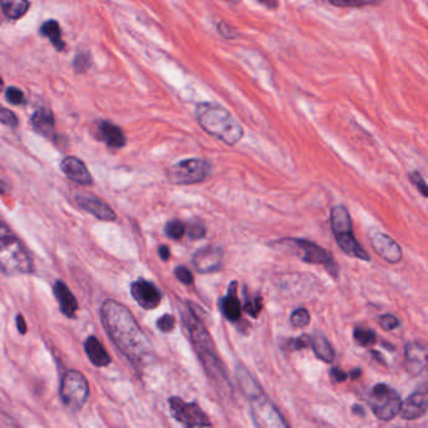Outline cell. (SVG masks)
Segmentation results:
<instances>
[{"label":"cell","instance_id":"obj_1","mask_svg":"<svg viewBox=\"0 0 428 428\" xmlns=\"http://www.w3.org/2000/svg\"><path fill=\"white\" fill-rule=\"evenodd\" d=\"M104 328L118 350L138 368H142L154 357L152 344L124 305L107 299L101 308Z\"/></svg>","mask_w":428,"mask_h":428},{"label":"cell","instance_id":"obj_2","mask_svg":"<svg viewBox=\"0 0 428 428\" xmlns=\"http://www.w3.org/2000/svg\"><path fill=\"white\" fill-rule=\"evenodd\" d=\"M182 323L188 333L191 343L199 356L204 368L206 370L210 379L219 387L220 392L230 390V383L227 379V372L221 363L214 340L210 336L206 327L204 325L199 317L195 314L194 308H191L190 302L181 309Z\"/></svg>","mask_w":428,"mask_h":428},{"label":"cell","instance_id":"obj_3","mask_svg":"<svg viewBox=\"0 0 428 428\" xmlns=\"http://www.w3.org/2000/svg\"><path fill=\"white\" fill-rule=\"evenodd\" d=\"M195 117L202 130L227 146H235L244 137V129L222 106L202 102L196 106Z\"/></svg>","mask_w":428,"mask_h":428},{"label":"cell","instance_id":"obj_4","mask_svg":"<svg viewBox=\"0 0 428 428\" xmlns=\"http://www.w3.org/2000/svg\"><path fill=\"white\" fill-rule=\"evenodd\" d=\"M0 269L10 275L32 272V258L22 241L7 227L0 225Z\"/></svg>","mask_w":428,"mask_h":428},{"label":"cell","instance_id":"obj_5","mask_svg":"<svg viewBox=\"0 0 428 428\" xmlns=\"http://www.w3.org/2000/svg\"><path fill=\"white\" fill-rule=\"evenodd\" d=\"M331 225L338 245L344 254L356 259L370 261V255L354 238L349 211L344 205H338L331 208Z\"/></svg>","mask_w":428,"mask_h":428},{"label":"cell","instance_id":"obj_6","mask_svg":"<svg viewBox=\"0 0 428 428\" xmlns=\"http://www.w3.org/2000/svg\"><path fill=\"white\" fill-rule=\"evenodd\" d=\"M367 402L370 404L373 415L381 421L388 422L393 420L401 411L402 400L396 390L384 383L376 384L372 390Z\"/></svg>","mask_w":428,"mask_h":428},{"label":"cell","instance_id":"obj_7","mask_svg":"<svg viewBox=\"0 0 428 428\" xmlns=\"http://www.w3.org/2000/svg\"><path fill=\"white\" fill-rule=\"evenodd\" d=\"M279 244H284L286 247L293 249L304 263L324 266L333 278H337L339 269L331 252L304 239H284L279 241Z\"/></svg>","mask_w":428,"mask_h":428},{"label":"cell","instance_id":"obj_8","mask_svg":"<svg viewBox=\"0 0 428 428\" xmlns=\"http://www.w3.org/2000/svg\"><path fill=\"white\" fill-rule=\"evenodd\" d=\"M213 166L204 158H188L175 163L167 171V179L174 185H194L205 181L211 175Z\"/></svg>","mask_w":428,"mask_h":428},{"label":"cell","instance_id":"obj_9","mask_svg":"<svg viewBox=\"0 0 428 428\" xmlns=\"http://www.w3.org/2000/svg\"><path fill=\"white\" fill-rule=\"evenodd\" d=\"M60 398L67 409L77 412L85 406L90 395V387L85 377L78 370H68L60 383Z\"/></svg>","mask_w":428,"mask_h":428},{"label":"cell","instance_id":"obj_10","mask_svg":"<svg viewBox=\"0 0 428 428\" xmlns=\"http://www.w3.org/2000/svg\"><path fill=\"white\" fill-rule=\"evenodd\" d=\"M250 415L254 425L260 428L288 427V423L280 415L279 411L272 404L263 392L249 397Z\"/></svg>","mask_w":428,"mask_h":428},{"label":"cell","instance_id":"obj_11","mask_svg":"<svg viewBox=\"0 0 428 428\" xmlns=\"http://www.w3.org/2000/svg\"><path fill=\"white\" fill-rule=\"evenodd\" d=\"M170 411L176 421L185 427H211L208 415L196 402H185L180 397L170 398Z\"/></svg>","mask_w":428,"mask_h":428},{"label":"cell","instance_id":"obj_12","mask_svg":"<svg viewBox=\"0 0 428 428\" xmlns=\"http://www.w3.org/2000/svg\"><path fill=\"white\" fill-rule=\"evenodd\" d=\"M222 261H224L222 250L220 247L213 245L199 249L192 256L195 269L200 274H211L220 270Z\"/></svg>","mask_w":428,"mask_h":428},{"label":"cell","instance_id":"obj_13","mask_svg":"<svg viewBox=\"0 0 428 428\" xmlns=\"http://www.w3.org/2000/svg\"><path fill=\"white\" fill-rule=\"evenodd\" d=\"M131 294L136 300L137 304L147 311L157 308L163 299V294L158 290V288L145 279L136 280L131 284Z\"/></svg>","mask_w":428,"mask_h":428},{"label":"cell","instance_id":"obj_14","mask_svg":"<svg viewBox=\"0 0 428 428\" xmlns=\"http://www.w3.org/2000/svg\"><path fill=\"white\" fill-rule=\"evenodd\" d=\"M370 242L374 252L390 264H397L402 260V249L388 235L376 233L370 238Z\"/></svg>","mask_w":428,"mask_h":428},{"label":"cell","instance_id":"obj_15","mask_svg":"<svg viewBox=\"0 0 428 428\" xmlns=\"http://www.w3.org/2000/svg\"><path fill=\"white\" fill-rule=\"evenodd\" d=\"M78 206L85 210L87 213L96 216L99 220L104 221H115L116 220V213L106 204V202L99 200L94 196H85V195H79L76 197Z\"/></svg>","mask_w":428,"mask_h":428},{"label":"cell","instance_id":"obj_16","mask_svg":"<svg viewBox=\"0 0 428 428\" xmlns=\"http://www.w3.org/2000/svg\"><path fill=\"white\" fill-rule=\"evenodd\" d=\"M236 292H238V283L231 281L227 295L217 302L222 315L231 323H235L241 318V305Z\"/></svg>","mask_w":428,"mask_h":428},{"label":"cell","instance_id":"obj_17","mask_svg":"<svg viewBox=\"0 0 428 428\" xmlns=\"http://www.w3.org/2000/svg\"><path fill=\"white\" fill-rule=\"evenodd\" d=\"M427 411V395L425 390H417L402 402L401 417L403 420H417L426 413Z\"/></svg>","mask_w":428,"mask_h":428},{"label":"cell","instance_id":"obj_18","mask_svg":"<svg viewBox=\"0 0 428 428\" xmlns=\"http://www.w3.org/2000/svg\"><path fill=\"white\" fill-rule=\"evenodd\" d=\"M60 170L63 171L68 179L72 181L77 182L81 185H92V176L85 163H82L77 157L68 156L60 163Z\"/></svg>","mask_w":428,"mask_h":428},{"label":"cell","instance_id":"obj_19","mask_svg":"<svg viewBox=\"0 0 428 428\" xmlns=\"http://www.w3.org/2000/svg\"><path fill=\"white\" fill-rule=\"evenodd\" d=\"M407 370L413 374H420L427 365V349L421 343H409L404 349Z\"/></svg>","mask_w":428,"mask_h":428},{"label":"cell","instance_id":"obj_20","mask_svg":"<svg viewBox=\"0 0 428 428\" xmlns=\"http://www.w3.org/2000/svg\"><path fill=\"white\" fill-rule=\"evenodd\" d=\"M53 292L56 295V299L58 302L60 311L65 314L68 318H73L76 315L78 311L77 299L74 298V295L72 294L69 288L65 286L63 281H56V284L53 286Z\"/></svg>","mask_w":428,"mask_h":428},{"label":"cell","instance_id":"obj_21","mask_svg":"<svg viewBox=\"0 0 428 428\" xmlns=\"http://www.w3.org/2000/svg\"><path fill=\"white\" fill-rule=\"evenodd\" d=\"M98 133L101 140L104 141L108 147L112 149H121L126 145V137H124L122 130L112 122L102 121L98 124Z\"/></svg>","mask_w":428,"mask_h":428},{"label":"cell","instance_id":"obj_22","mask_svg":"<svg viewBox=\"0 0 428 428\" xmlns=\"http://www.w3.org/2000/svg\"><path fill=\"white\" fill-rule=\"evenodd\" d=\"M85 350L90 361L96 367H106L110 363V358L107 350L104 349V345L99 343L97 338L92 336L87 338L85 342Z\"/></svg>","mask_w":428,"mask_h":428},{"label":"cell","instance_id":"obj_23","mask_svg":"<svg viewBox=\"0 0 428 428\" xmlns=\"http://www.w3.org/2000/svg\"><path fill=\"white\" fill-rule=\"evenodd\" d=\"M33 130L38 132L39 135L51 137L54 132V116L52 112L47 108L38 110L31 118Z\"/></svg>","mask_w":428,"mask_h":428},{"label":"cell","instance_id":"obj_24","mask_svg":"<svg viewBox=\"0 0 428 428\" xmlns=\"http://www.w3.org/2000/svg\"><path fill=\"white\" fill-rule=\"evenodd\" d=\"M309 345H311V349L314 352V354L320 361H323L325 363H331L334 361L336 352L333 349L331 342L323 334L315 333L313 338L309 339Z\"/></svg>","mask_w":428,"mask_h":428},{"label":"cell","instance_id":"obj_25","mask_svg":"<svg viewBox=\"0 0 428 428\" xmlns=\"http://www.w3.org/2000/svg\"><path fill=\"white\" fill-rule=\"evenodd\" d=\"M40 34L49 39L54 48L62 52L65 49V42L62 39V32L57 20H47L43 26H40Z\"/></svg>","mask_w":428,"mask_h":428},{"label":"cell","instance_id":"obj_26","mask_svg":"<svg viewBox=\"0 0 428 428\" xmlns=\"http://www.w3.org/2000/svg\"><path fill=\"white\" fill-rule=\"evenodd\" d=\"M0 7L10 19H19L26 15L31 3L28 0H0Z\"/></svg>","mask_w":428,"mask_h":428},{"label":"cell","instance_id":"obj_27","mask_svg":"<svg viewBox=\"0 0 428 428\" xmlns=\"http://www.w3.org/2000/svg\"><path fill=\"white\" fill-rule=\"evenodd\" d=\"M353 338H354V342L361 345V347H372L377 342L376 331H372V329H364L361 327H357L354 331H353Z\"/></svg>","mask_w":428,"mask_h":428},{"label":"cell","instance_id":"obj_28","mask_svg":"<svg viewBox=\"0 0 428 428\" xmlns=\"http://www.w3.org/2000/svg\"><path fill=\"white\" fill-rule=\"evenodd\" d=\"M383 0H329L331 6L337 8H362L378 6Z\"/></svg>","mask_w":428,"mask_h":428},{"label":"cell","instance_id":"obj_29","mask_svg":"<svg viewBox=\"0 0 428 428\" xmlns=\"http://www.w3.org/2000/svg\"><path fill=\"white\" fill-rule=\"evenodd\" d=\"M186 233V225L180 220H170L165 227V233L172 240H179Z\"/></svg>","mask_w":428,"mask_h":428},{"label":"cell","instance_id":"obj_30","mask_svg":"<svg viewBox=\"0 0 428 428\" xmlns=\"http://www.w3.org/2000/svg\"><path fill=\"white\" fill-rule=\"evenodd\" d=\"M290 323L294 325L295 328H303L311 323V315H309V311H306L305 308H298L295 311H293L292 315H290Z\"/></svg>","mask_w":428,"mask_h":428},{"label":"cell","instance_id":"obj_31","mask_svg":"<svg viewBox=\"0 0 428 428\" xmlns=\"http://www.w3.org/2000/svg\"><path fill=\"white\" fill-rule=\"evenodd\" d=\"M244 309H245V311H247L250 317L258 318L260 313L263 311V300H261L260 297H255V298L247 297L245 304H244Z\"/></svg>","mask_w":428,"mask_h":428},{"label":"cell","instance_id":"obj_32","mask_svg":"<svg viewBox=\"0 0 428 428\" xmlns=\"http://www.w3.org/2000/svg\"><path fill=\"white\" fill-rule=\"evenodd\" d=\"M6 98L9 104H15V106L26 104L24 93L17 87H9L6 92Z\"/></svg>","mask_w":428,"mask_h":428},{"label":"cell","instance_id":"obj_33","mask_svg":"<svg viewBox=\"0 0 428 428\" xmlns=\"http://www.w3.org/2000/svg\"><path fill=\"white\" fill-rule=\"evenodd\" d=\"M188 235L191 240L204 239L205 235H206V229H205V227H204L202 224H200V222L194 221L192 224H190L188 227Z\"/></svg>","mask_w":428,"mask_h":428},{"label":"cell","instance_id":"obj_34","mask_svg":"<svg viewBox=\"0 0 428 428\" xmlns=\"http://www.w3.org/2000/svg\"><path fill=\"white\" fill-rule=\"evenodd\" d=\"M176 279L182 283L183 286H191L194 283V275L185 266H177L175 269Z\"/></svg>","mask_w":428,"mask_h":428},{"label":"cell","instance_id":"obj_35","mask_svg":"<svg viewBox=\"0 0 428 428\" xmlns=\"http://www.w3.org/2000/svg\"><path fill=\"white\" fill-rule=\"evenodd\" d=\"M176 319L171 314H165L157 320V328L163 333H170L175 329Z\"/></svg>","mask_w":428,"mask_h":428},{"label":"cell","instance_id":"obj_36","mask_svg":"<svg viewBox=\"0 0 428 428\" xmlns=\"http://www.w3.org/2000/svg\"><path fill=\"white\" fill-rule=\"evenodd\" d=\"M0 124H6L9 127H17L18 126V117L14 115L12 110L0 107Z\"/></svg>","mask_w":428,"mask_h":428},{"label":"cell","instance_id":"obj_37","mask_svg":"<svg viewBox=\"0 0 428 428\" xmlns=\"http://www.w3.org/2000/svg\"><path fill=\"white\" fill-rule=\"evenodd\" d=\"M378 323L384 331H393L400 325V320L392 314H384L378 318Z\"/></svg>","mask_w":428,"mask_h":428},{"label":"cell","instance_id":"obj_38","mask_svg":"<svg viewBox=\"0 0 428 428\" xmlns=\"http://www.w3.org/2000/svg\"><path fill=\"white\" fill-rule=\"evenodd\" d=\"M74 69L78 72V73H82V72H85L88 68H90V65H91V59H90V56L87 54V53H79L76 59H74Z\"/></svg>","mask_w":428,"mask_h":428},{"label":"cell","instance_id":"obj_39","mask_svg":"<svg viewBox=\"0 0 428 428\" xmlns=\"http://www.w3.org/2000/svg\"><path fill=\"white\" fill-rule=\"evenodd\" d=\"M409 180L415 185V188L420 190V192L423 195V197H428L427 185H426V181L423 180V177H422L421 174L418 171L411 172L409 174Z\"/></svg>","mask_w":428,"mask_h":428},{"label":"cell","instance_id":"obj_40","mask_svg":"<svg viewBox=\"0 0 428 428\" xmlns=\"http://www.w3.org/2000/svg\"><path fill=\"white\" fill-rule=\"evenodd\" d=\"M309 339L311 338L308 336H302V337L295 338V339H289L288 340V347L290 349L300 350L304 349L308 345H309Z\"/></svg>","mask_w":428,"mask_h":428},{"label":"cell","instance_id":"obj_41","mask_svg":"<svg viewBox=\"0 0 428 428\" xmlns=\"http://www.w3.org/2000/svg\"><path fill=\"white\" fill-rule=\"evenodd\" d=\"M217 32L220 33L221 35L227 39H235L238 37L236 31L233 29L229 24H227V23H224V22H220L217 24Z\"/></svg>","mask_w":428,"mask_h":428},{"label":"cell","instance_id":"obj_42","mask_svg":"<svg viewBox=\"0 0 428 428\" xmlns=\"http://www.w3.org/2000/svg\"><path fill=\"white\" fill-rule=\"evenodd\" d=\"M331 377L333 378V381L337 383H342L348 379V374L340 368H333L331 370Z\"/></svg>","mask_w":428,"mask_h":428},{"label":"cell","instance_id":"obj_43","mask_svg":"<svg viewBox=\"0 0 428 428\" xmlns=\"http://www.w3.org/2000/svg\"><path fill=\"white\" fill-rule=\"evenodd\" d=\"M158 255H160V258L163 260V261H167L170 259V249L166 247V245H161V247H158Z\"/></svg>","mask_w":428,"mask_h":428},{"label":"cell","instance_id":"obj_44","mask_svg":"<svg viewBox=\"0 0 428 428\" xmlns=\"http://www.w3.org/2000/svg\"><path fill=\"white\" fill-rule=\"evenodd\" d=\"M17 327H18V331H19V333H22V334H26V320H24V317H23V315H20V314L18 317H17Z\"/></svg>","mask_w":428,"mask_h":428},{"label":"cell","instance_id":"obj_45","mask_svg":"<svg viewBox=\"0 0 428 428\" xmlns=\"http://www.w3.org/2000/svg\"><path fill=\"white\" fill-rule=\"evenodd\" d=\"M260 4L265 6L266 8H270V9H275L278 7V0H258Z\"/></svg>","mask_w":428,"mask_h":428},{"label":"cell","instance_id":"obj_46","mask_svg":"<svg viewBox=\"0 0 428 428\" xmlns=\"http://www.w3.org/2000/svg\"><path fill=\"white\" fill-rule=\"evenodd\" d=\"M349 374L350 377H352V379H357V378H359V377H361V374H362V372H361V370H359V368H356V370H352Z\"/></svg>","mask_w":428,"mask_h":428},{"label":"cell","instance_id":"obj_47","mask_svg":"<svg viewBox=\"0 0 428 428\" xmlns=\"http://www.w3.org/2000/svg\"><path fill=\"white\" fill-rule=\"evenodd\" d=\"M8 190H9V186H8L7 183L0 181V194H6Z\"/></svg>","mask_w":428,"mask_h":428},{"label":"cell","instance_id":"obj_48","mask_svg":"<svg viewBox=\"0 0 428 428\" xmlns=\"http://www.w3.org/2000/svg\"><path fill=\"white\" fill-rule=\"evenodd\" d=\"M1 90H3V79L0 78V93H1Z\"/></svg>","mask_w":428,"mask_h":428}]
</instances>
